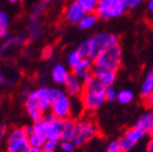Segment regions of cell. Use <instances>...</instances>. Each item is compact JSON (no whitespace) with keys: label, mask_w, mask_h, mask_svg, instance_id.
<instances>
[{"label":"cell","mask_w":153,"mask_h":152,"mask_svg":"<svg viewBox=\"0 0 153 152\" xmlns=\"http://www.w3.org/2000/svg\"><path fill=\"white\" fill-rule=\"evenodd\" d=\"M105 90L106 88L102 85L101 81L96 75L89 81L84 83V90L81 95V101L83 107L87 111H96L104 103Z\"/></svg>","instance_id":"6da1fadb"},{"label":"cell","mask_w":153,"mask_h":152,"mask_svg":"<svg viewBox=\"0 0 153 152\" xmlns=\"http://www.w3.org/2000/svg\"><path fill=\"white\" fill-rule=\"evenodd\" d=\"M78 51L80 52V54L82 55V57L85 59H91V37L86 38L82 42L78 47Z\"/></svg>","instance_id":"603a6c76"},{"label":"cell","mask_w":153,"mask_h":152,"mask_svg":"<svg viewBox=\"0 0 153 152\" xmlns=\"http://www.w3.org/2000/svg\"><path fill=\"white\" fill-rule=\"evenodd\" d=\"M7 35H9V31H7V30L0 31V39H7Z\"/></svg>","instance_id":"74e56055"},{"label":"cell","mask_w":153,"mask_h":152,"mask_svg":"<svg viewBox=\"0 0 153 152\" xmlns=\"http://www.w3.org/2000/svg\"><path fill=\"white\" fill-rule=\"evenodd\" d=\"M98 1H99V0H98Z\"/></svg>","instance_id":"b9f144b4"},{"label":"cell","mask_w":153,"mask_h":152,"mask_svg":"<svg viewBox=\"0 0 153 152\" xmlns=\"http://www.w3.org/2000/svg\"><path fill=\"white\" fill-rule=\"evenodd\" d=\"M65 89H66V94L69 97H79L83 94L84 83L81 79L72 74L65 83Z\"/></svg>","instance_id":"4fadbf2b"},{"label":"cell","mask_w":153,"mask_h":152,"mask_svg":"<svg viewBox=\"0 0 153 152\" xmlns=\"http://www.w3.org/2000/svg\"><path fill=\"white\" fill-rule=\"evenodd\" d=\"M25 109L34 122H37L44 118V114L39 110V95H38L37 88L31 90V93L29 94L27 99L25 100Z\"/></svg>","instance_id":"30bf717a"},{"label":"cell","mask_w":153,"mask_h":152,"mask_svg":"<svg viewBox=\"0 0 153 152\" xmlns=\"http://www.w3.org/2000/svg\"><path fill=\"white\" fill-rule=\"evenodd\" d=\"M28 139H29V144H30V147L42 149L44 144H45L46 140H47V137H46L45 135H43V134L37 133V132L34 131L33 133L28 135Z\"/></svg>","instance_id":"ac0fdd59"},{"label":"cell","mask_w":153,"mask_h":152,"mask_svg":"<svg viewBox=\"0 0 153 152\" xmlns=\"http://www.w3.org/2000/svg\"><path fill=\"white\" fill-rule=\"evenodd\" d=\"M106 152H124V151L120 148L119 143H118V140H117V142H111V143L108 144Z\"/></svg>","instance_id":"4dcf8cb0"},{"label":"cell","mask_w":153,"mask_h":152,"mask_svg":"<svg viewBox=\"0 0 153 152\" xmlns=\"http://www.w3.org/2000/svg\"><path fill=\"white\" fill-rule=\"evenodd\" d=\"M143 107L146 109H152L153 107V93L147 95L146 97H143Z\"/></svg>","instance_id":"1f68e13d"},{"label":"cell","mask_w":153,"mask_h":152,"mask_svg":"<svg viewBox=\"0 0 153 152\" xmlns=\"http://www.w3.org/2000/svg\"><path fill=\"white\" fill-rule=\"evenodd\" d=\"M91 66H93L91 60L83 57L81 62L72 69V72H74V76H76L78 78L81 79L83 83H86V82L91 80L94 77V75H95L93 72V69H91Z\"/></svg>","instance_id":"8fae6325"},{"label":"cell","mask_w":153,"mask_h":152,"mask_svg":"<svg viewBox=\"0 0 153 152\" xmlns=\"http://www.w3.org/2000/svg\"><path fill=\"white\" fill-rule=\"evenodd\" d=\"M25 44V38L22 36H12V37L4 39L0 45V57H4L9 52H11L12 49H18Z\"/></svg>","instance_id":"9a60e30c"},{"label":"cell","mask_w":153,"mask_h":152,"mask_svg":"<svg viewBox=\"0 0 153 152\" xmlns=\"http://www.w3.org/2000/svg\"><path fill=\"white\" fill-rule=\"evenodd\" d=\"M59 146V140L56 139H47L46 143L44 144L42 151L43 152H54L55 149Z\"/></svg>","instance_id":"4316f807"},{"label":"cell","mask_w":153,"mask_h":152,"mask_svg":"<svg viewBox=\"0 0 153 152\" xmlns=\"http://www.w3.org/2000/svg\"><path fill=\"white\" fill-rule=\"evenodd\" d=\"M147 10L148 12L153 13V0H149L148 3H147Z\"/></svg>","instance_id":"8d00e7d4"},{"label":"cell","mask_w":153,"mask_h":152,"mask_svg":"<svg viewBox=\"0 0 153 152\" xmlns=\"http://www.w3.org/2000/svg\"><path fill=\"white\" fill-rule=\"evenodd\" d=\"M19 0H10V2L11 3H16V2H18Z\"/></svg>","instance_id":"60d3db41"},{"label":"cell","mask_w":153,"mask_h":152,"mask_svg":"<svg viewBox=\"0 0 153 152\" xmlns=\"http://www.w3.org/2000/svg\"><path fill=\"white\" fill-rule=\"evenodd\" d=\"M82 59H83V57L80 54L79 51H78V50H74V51H71V52L68 54V57H67V64H68V66H69L70 68L74 69L76 65L81 62Z\"/></svg>","instance_id":"d4e9b609"},{"label":"cell","mask_w":153,"mask_h":152,"mask_svg":"<svg viewBox=\"0 0 153 152\" xmlns=\"http://www.w3.org/2000/svg\"><path fill=\"white\" fill-rule=\"evenodd\" d=\"M34 131L41 133L47 137V139L61 140V131H62V119L54 117L52 114L47 115L42 120L33 124Z\"/></svg>","instance_id":"5b68a950"},{"label":"cell","mask_w":153,"mask_h":152,"mask_svg":"<svg viewBox=\"0 0 153 152\" xmlns=\"http://www.w3.org/2000/svg\"><path fill=\"white\" fill-rule=\"evenodd\" d=\"M127 9L129 7L126 0H99L96 14L99 18L108 20L123 15Z\"/></svg>","instance_id":"277c9868"},{"label":"cell","mask_w":153,"mask_h":152,"mask_svg":"<svg viewBox=\"0 0 153 152\" xmlns=\"http://www.w3.org/2000/svg\"><path fill=\"white\" fill-rule=\"evenodd\" d=\"M7 132V128L4 124H0V142L3 139V137L5 136Z\"/></svg>","instance_id":"836d02e7"},{"label":"cell","mask_w":153,"mask_h":152,"mask_svg":"<svg viewBox=\"0 0 153 152\" xmlns=\"http://www.w3.org/2000/svg\"><path fill=\"white\" fill-rule=\"evenodd\" d=\"M74 147L76 145L72 143V140H62L61 143V149L64 152H74Z\"/></svg>","instance_id":"f546056e"},{"label":"cell","mask_w":153,"mask_h":152,"mask_svg":"<svg viewBox=\"0 0 153 152\" xmlns=\"http://www.w3.org/2000/svg\"><path fill=\"white\" fill-rule=\"evenodd\" d=\"M87 13L81 7L79 3L74 1L71 2L68 7L65 9L64 12V18L67 22L69 24H79L81 19L83 18Z\"/></svg>","instance_id":"7c38bea8"},{"label":"cell","mask_w":153,"mask_h":152,"mask_svg":"<svg viewBox=\"0 0 153 152\" xmlns=\"http://www.w3.org/2000/svg\"><path fill=\"white\" fill-rule=\"evenodd\" d=\"M129 9H134V7H138L139 4L143 2V0H126Z\"/></svg>","instance_id":"d6a6232c"},{"label":"cell","mask_w":153,"mask_h":152,"mask_svg":"<svg viewBox=\"0 0 153 152\" xmlns=\"http://www.w3.org/2000/svg\"><path fill=\"white\" fill-rule=\"evenodd\" d=\"M122 51L119 44L108 47L103 51L97 59L94 61L93 72L94 74H100L104 72H116L121 65Z\"/></svg>","instance_id":"7a4b0ae2"},{"label":"cell","mask_w":153,"mask_h":152,"mask_svg":"<svg viewBox=\"0 0 153 152\" xmlns=\"http://www.w3.org/2000/svg\"><path fill=\"white\" fill-rule=\"evenodd\" d=\"M42 152H43V151H42Z\"/></svg>","instance_id":"7bdbcfd3"},{"label":"cell","mask_w":153,"mask_h":152,"mask_svg":"<svg viewBox=\"0 0 153 152\" xmlns=\"http://www.w3.org/2000/svg\"><path fill=\"white\" fill-rule=\"evenodd\" d=\"M44 51H45V52H44V57H49L51 54H52V49H51L50 47H47Z\"/></svg>","instance_id":"d590c367"},{"label":"cell","mask_w":153,"mask_h":152,"mask_svg":"<svg viewBox=\"0 0 153 152\" xmlns=\"http://www.w3.org/2000/svg\"><path fill=\"white\" fill-rule=\"evenodd\" d=\"M76 1L81 5V7L87 14L96 12V9L98 5V0H76Z\"/></svg>","instance_id":"cb8c5ba5"},{"label":"cell","mask_w":153,"mask_h":152,"mask_svg":"<svg viewBox=\"0 0 153 152\" xmlns=\"http://www.w3.org/2000/svg\"><path fill=\"white\" fill-rule=\"evenodd\" d=\"M151 93H153V69L150 70V72L147 75L146 79L143 80L140 87V94L143 97H146L147 95Z\"/></svg>","instance_id":"ffe728a7"},{"label":"cell","mask_w":153,"mask_h":152,"mask_svg":"<svg viewBox=\"0 0 153 152\" xmlns=\"http://www.w3.org/2000/svg\"><path fill=\"white\" fill-rule=\"evenodd\" d=\"M7 152H27L30 144L26 129L22 127L13 129L7 135Z\"/></svg>","instance_id":"52a82bcc"},{"label":"cell","mask_w":153,"mask_h":152,"mask_svg":"<svg viewBox=\"0 0 153 152\" xmlns=\"http://www.w3.org/2000/svg\"><path fill=\"white\" fill-rule=\"evenodd\" d=\"M69 76L70 74L67 66H65L62 63L55 64L51 69V79L55 84H59V85H65Z\"/></svg>","instance_id":"5bb4252c"},{"label":"cell","mask_w":153,"mask_h":152,"mask_svg":"<svg viewBox=\"0 0 153 152\" xmlns=\"http://www.w3.org/2000/svg\"><path fill=\"white\" fill-rule=\"evenodd\" d=\"M76 121L74 118L62 119V131H61V140H72L76 133Z\"/></svg>","instance_id":"2e32d148"},{"label":"cell","mask_w":153,"mask_h":152,"mask_svg":"<svg viewBox=\"0 0 153 152\" xmlns=\"http://www.w3.org/2000/svg\"><path fill=\"white\" fill-rule=\"evenodd\" d=\"M135 126L145 131L146 134L153 133V111L141 115L136 121Z\"/></svg>","instance_id":"e0dca14e"},{"label":"cell","mask_w":153,"mask_h":152,"mask_svg":"<svg viewBox=\"0 0 153 152\" xmlns=\"http://www.w3.org/2000/svg\"><path fill=\"white\" fill-rule=\"evenodd\" d=\"M97 134V126L91 119L82 118L76 121V133L72 138V143L76 146H82L94 138Z\"/></svg>","instance_id":"8992f818"},{"label":"cell","mask_w":153,"mask_h":152,"mask_svg":"<svg viewBox=\"0 0 153 152\" xmlns=\"http://www.w3.org/2000/svg\"><path fill=\"white\" fill-rule=\"evenodd\" d=\"M28 33L30 37L36 39L43 35V26L39 22H32L29 24Z\"/></svg>","instance_id":"7402d4cb"},{"label":"cell","mask_w":153,"mask_h":152,"mask_svg":"<svg viewBox=\"0 0 153 152\" xmlns=\"http://www.w3.org/2000/svg\"><path fill=\"white\" fill-rule=\"evenodd\" d=\"M134 95L133 92L130 89H122L120 92H118V102H120L121 104H128L133 100Z\"/></svg>","instance_id":"484cf974"},{"label":"cell","mask_w":153,"mask_h":152,"mask_svg":"<svg viewBox=\"0 0 153 152\" xmlns=\"http://www.w3.org/2000/svg\"><path fill=\"white\" fill-rule=\"evenodd\" d=\"M97 14H94V13H88L86 14L83 18L81 19V22H79V28L82 30H87V29H91L95 26V24L97 22Z\"/></svg>","instance_id":"44dd1931"},{"label":"cell","mask_w":153,"mask_h":152,"mask_svg":"<svg viewBox=\"0 0 153 152\" xmlns=\"http://www.w3.org/2000/svg\"><path fill=\"white\" fill-rule=\"evenodd\" d=\"M52 107L51 114L59 119H66L71 116L72 101L70 97L60 88H51Z\"/></svg>","instance_id":"3957f363"},{"label":"cell","mask_w":153,"mask_h":152,"mask_svg":"<svg viewBox=\"0 0 153 152\" xmlns=\"http://www.w3.org/2000/svg\"><path fill=\"white\" fill-rule=\"evenodd\" d=\"M9 17L7 14L3 11H0V31H4L7 30V27H9Z\"/></svg>","instance_id":"83f0119b"},{"label":"cell","mask_w":153,"mask_h":152,"mask_svg":"<svg viewBox=\"0 0 153 152\" xmlns=\"http://www.w3.org/2000/svg\"><path fill=\"white\" fill-rule=\"evenodd\" d=\"M146 135L145 131L141 130L138 127H133L130 128L123 133V135L118 139L119 146L124 152H128L134 148L137 144L143 138V136Z\"/></svg>","instance_id":"9c48e42d"},{"label":"cell","mask_w":153,"mask_h":152,"mask_svg":"<svg viewBox=\"0 0 153 152\" xmlns=\"http://www.w3.org/2000/svg\"><path fill=\"white\" fill-rule=\"evenodd\" d=\"M147 152H153V136L149 139L147 144Z\"/></svg>","instance_id":"e575fe53"},{"label":"cell","mask_w":153,"mask_h":152,"mask_svg":"<svg viewBox=\"0 0 153 152\" xmlns=\"http://www.w3.org/2000/svg\"><path fill=\"white\" fill-rule=\"evenodd\" d=\"M105 98L108 101H116L118 98V92L115 88L108 87L105 90Z\"/></svg>","instance_id":"f1b7e54d"},{"label":"cell","mask_w":153,"mask_h":152,"mask_svg":"<svg viewBox=\"0 0 153 152\" xmlns=\"http://www.w3.org/2000/svg\"><path fill=\"white\" fill-rule=\"evenodd\" d=\"M115 44H118V37L115 34H111L108 32H100L95 34L91 37V60L95 61L103 51Z\"/></svg>","instance_id":"ba28073f"},{"label":"cell","mask_w":153,"mask_h":152,"mask_svg":"<svg viewBox=\"0 0 153 152\" xmlns=\"http://www.w3.org/2000/svg\"><path fill=\"white\" fill-rule=\"evenodd\" d=\"M27 152H42V149H39V148L30 147L28 150H27Z\"/></svg>","instance_id":"ab89813d"},{"label":"cell","mask_w":153,"mask_h":152,"mask_svg":"<svg viewBox=\"0 0 153 152\" xmlns=\"http://www.w3.org/2000/svg\"><path fill=\"white\" fill-rule=\"evenodd\" d=\"M25 129H26L28 135H29V134H31V133H33V132H34V126H28V127H26Z\"/></svg>","instance_id":"f35d334b"},{"label":"cell","mask_w":153,"mask_h":152,"mask_svg":"<svg viewBox=\"0 0 153 152\" xmlns=\"http://www.w3.org/2000/svg\"><path fill=\"white\" fill-rule=\"evenodd\" d=\"M96 76L98 77L99 80H100L101 83H102V85L104 86L105 88L112 87L115 80H116V72H100V74H96Z\"/></svg>","instance_id":"d6986e66"}]
</instances>
